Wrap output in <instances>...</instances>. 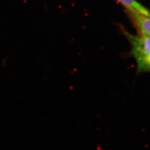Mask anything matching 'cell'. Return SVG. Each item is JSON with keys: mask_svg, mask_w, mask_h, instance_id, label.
Returning <instances> with one entry per match:
<instances>
[{"mask_svg": "<svg viewBox=\"0 0 150 150\" xmlns=\"http://www.w3.org/2000/svg\"><path fill=\"white\" fill-rule=\"evenodd\" d=\"M149 71H150V67H149Z\"/></svg>", "mask_w": 150, "mask_h": 150, "instance_id": "4", "label": "cell"}, {"mask_svg": "<svg viewBox=\"0 0 150 150\" xmlns=\"http://www.w3.org/2000/svg\"><path fill=\"white\" fill-rule=\"evenodd\" d=\"M123 6L126 11L150 17V11L136 0H116Z\"/></svg>", "mask_w": 150, "mask_h": 150, "instance_id": "3", "label": "cell"}, {"mask_svg": "<svg viewBox=\"0 0 150 150\" xmlns=\"http://www.w3.org/2000/svg\"><path fill=\"white\" fill-rule=\"evenodd\" d=\"M132 47V54L137 61L139 71H149L150 36L142 33L137 36L125 31Z\"/></svg>", "mask_w": 150, "mask_h": 150, "instance_id": "1", "label": "cell"}, {"mask_svg": "<svg viewBox=\"0 0 150 150\" xmlns=\"http://www.w3.org/2000/svg\"><path fill=\"white\" fill-rule=\"evenodd\" d=\"M139 33L150 36V17L127 11Z\"/></svg>", "mask_w": 150, "mask_h": 150, "instance_id": "2", "label": "cell"}]
</instances>
